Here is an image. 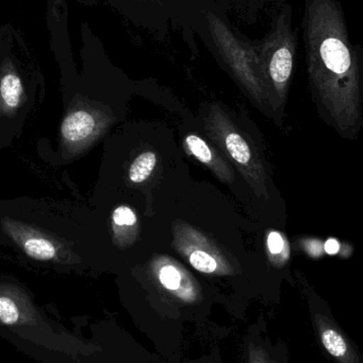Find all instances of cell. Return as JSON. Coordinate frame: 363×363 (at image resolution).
<instances>
[{"label": "cell", "mask_w": 363, "mask_h": 363, "mask_svg": "<svg viewBox=\"0 0 363 363\" xmlns=\"http://www.w3.org/2000/svg\"><path fill=\"white\" fill-rule=\"evenodd\" d=\"M268 245L272 255L279 256L285 250V240L279 233L272 232L269 235Z\"/></svg>", "instance_id": "16"}, {"label": "cell", "mask_w": 363, "mask_h": 363, "mask_svg": "<svg viewBox=\"0 0 363 363\" xmlns=\"http://www.w3.org/2000/svg\"><path fill=\"white\" fill-rule=\"evenodd\" d=\"M185 143L190 153L200 163L210 168L221 180L225 182L234 180L232 168L228 166L225 160L222 159L220 155H217V151L212 147L209 146L205 142V140L195 134H190L185 138Z\"/></svg>", "instance_id": "9"}, {"label": "cell", "mask_w": 363, "mask_h": 363, "mask_svg": "<svg viewBox=\"0 0 363 363\" xmlns=\"http://www.w3.org/2000/svg\"><path fill=\"white\" fill-rule=\"evenodd\" d=\"M213 118L207 125L209 134L223 147L227 155L238 164L239 168L246 176L260 194L266 196V177L264 168L256 159L251 146L244 138L229 125L221 112L213 113Z\"/></svg>", "instance_id": "4"}, {"label": "cell", "mask_w": 363, "mask_h": 363, "mask_svg": "<svg viewBox=\"0 0 363 363\" xmlns=\"http://www.w3.org/2000/svg\"><path fill=\"white\" fill-rule=\"evenodd\" d=\"M98 130L97 119L87 110H77L64 118L61 125L63 140L70 145H80L93 138Z\"/></svg>", "instance_id": "8"}, {"label": "cell", "mask_w": 363, "mask_h": 363, "mask_svg": "<svg viewBox=\"0 0 363 363\" xmlns=\"http://www.w3.org/2000/svg\"><path fill=\"white\" fill-rule=\"evenodd\" d=\"M339 243L338 241L330 239L327 242L325 243V250L327 253L336 254L339 251Z\"/></svg>", "instance_id": "17"}, {"label": "cell", "mask_w": 363, "mask_h": 363, "mask_svg": "<svg viewBox=\"0 0 363 363\" xmlns=\"http://www.w3.org/2000/svg\"><path fill=\"white\" fill-rule=\"evenodd\" d=\"M23 87L21 78L6 74L0 80V104L6 113L14 112L23 99Z\"/></svg>", "instance_id": "11"}, {"label": "cell", "mask_w": 363, "mask_h": 363, "mask_svg": "<svg viewBox=\"0 0 363 363\" xmlns=\"http://www.w3.org/2000/svg\"><path fill=\"white\" fill-rule=\"evenodd\" d=\"M255 47L268 93H272L277 101H283L293 72L296 51L290 6L283 9L270 34Z\"/></svg>", "instance_id": "2"}, {"label": "cell", "mask_w": 363, "mask_h": 363, "mask_svg": "<svg viewBox=\"0 0 363 363\" xmlns=\"http://www.w3.org/2000/svg\"><path fill=\"white\" fill-rule=\"evenodd\" d=\"M188 260L191 266L205 274H223L227 272L215 256L204 250L194 249L188 254Z\"/></svg>", "instance_id": "13"}, {"label": "cell", "mask_w": 363, "mask_h": 363, "mask_svg": "<svg viewBox=\"0 0 363 363\" xmlns=\"http://www.w3.org/2000/svg\"><path fill=\"white\" fill-rule=\"evenodd\" d=\"M156 274L161 287L181 302L191 304L197 300L198 291L195 286L178 267L172 264H162Z\"/></svg>", "instance_id": "7"}, {"label": "cell", "mask_w": 363, "mask_h": 363, "mask_svg": "<svg viewBox=\"0 0 363 363\" xmlns=\"http://www.w3.org/2000/svg\"><path fill=\"white\" fill-rule=\"evenodd\" d=\"M26 319L25 306L10 288H0V323L13 326Z\"/></svg>", "instance_id": "10"}, {"label": "cell", "mask_w": 363, "mask_h": 363, "mask_svg": "<svg viewBox=\"0 0 363 363\" xmlns=\"http://www.w3.org/2000/svg\"><path fill=\"white\" fill-rule=\"evenodd\" d=\"M303 29L313 93L337 128L355 129L362 116L359 62L338 2L306 0Z\"/></svg>", "instance_id": "1"}, {"label": "cell", "mask_w": 363, "mask_h": 363, "mask_svg": "<svg viewBox=\"0 0 363 363\" xmlns=\"http://www.w3.org/2000/svg\"><path fill=\"white\" fill-rule=\"evenodd\" d=\"M113 228L119 237L125 236L128 232L136 228L138 218L136 213L126 205L117 207L112 213Z\"/></svg>", "instance_id": "14"}, {"label": "cell", "mask_w": 363, "mask_h": 363, "mask_svg": "<svg viewBox=\"0 0 363 363\" xmlns=\"http://www.w3.org/2000/svg\"><path fill=\"white\" fill-rule=\"evenodd\" d=\"M157 165V155L153 151L141 153L130 166L128 177L134 184H141L147 180L153 174Z\"/></svg>", "instance_id": "12"}, {"label": "cell", "mask_w": 363, "mask_h": 363, "mask_svg": "<svg viewBox=\"0 0 363 363\" xmlns=\"http://www.w3.org/2000/svg\"><path fill=\"white\" fill-rule=\"evenodd\" d=\"M249 363H277L262 345L251 342L249 345Z\"/></svg>", "instance_id": "15"}, {"label": "cell", "mask_w": 363, "mask_h": 363, "mask_svg": "<svg viewBox=\"0 0 363 363\" xmlns=\"http://www.w3.org/2000/svg\"><path fill=\"white\" fill-rule=\"evenodd\" d=\"M313 321L322 345L332 357L339 363H360L357 352L334 321L320 313Z\"/></svg>", "instance_id": "6"}, {"label": "cell", "mask_w": 363, "mask_h": 363, "mask_svg": "<svg viewBox=\"0 0 363 363\" xmlns=\"http://www.w3.org/2000/svg\"><path fill=\"white\" fill-rule=\"evenodd\" d=\"M4 228L29 257L42 262H48L58 257L59 247L42 233L21 225L12 220L4 222Z\"/></svg>", "instance_id": "5"}, {"label": "cell", "mask_w": 363, "mask_h": 363, "mask_svg": "<svg viewBox=\"0 0 363 363\" xmlns=\"http://www.w3.org/2000/svg\"><path fill=\"white\" fill-rule=\"evenodd\" d=\"M209 30L220 53L247 91L261 99L268 94L255 45L240 40L220 17L209 13Z\"/></svg>", "instance_id": "3"}]
</instances>
